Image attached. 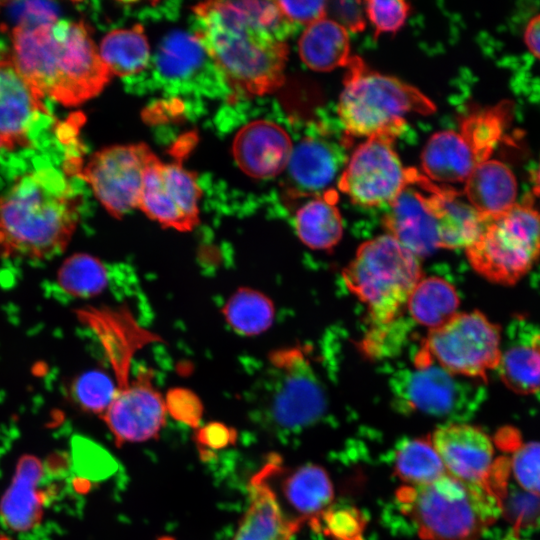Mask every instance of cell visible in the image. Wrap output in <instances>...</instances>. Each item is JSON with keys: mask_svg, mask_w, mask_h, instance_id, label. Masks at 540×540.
<instances>
[{"mask_svg": "<svg viewBox=\"0 0 540 540\" xmlns=\"http://www.w3.org/2000/svg\"><path fill=\"white\" fill-rule=\"evenodd\" d=\"M201 189L192 172L180 163H148L138 208L164 227L188 232L199 223Z\"/></svg>", "mask_w": 540, "mask_h": 540, "instance_id": "13", "label": "cell"}, {"mask_svg": "<svg viewBox=\"0 0 540 540\" xmlns=\"http://www.w3.org/2000/svg\"><path fill=\"white\" fill-rule=\"evenodd\" d=\"M511 469L516 482L525 491L540 497V442L518 446L511 457Z\"/></svg>", "mask_w": 540, "mask_h": 540, "instance_id": "37", "label": "cell"}, {"mask_svg": "<svg viewBox=\"0 0 540 540\" xmlns=\"http://www.w3.org/2000/svg\"><path fill=\"white\" fill-rule=\"evenodd\" d=\"M273 457L248 485L249 506L232 540H291L301 522L286 514L270 483Z\"/></svg>", "mask_w": 540, "mask_h": 540, "instance_id": "19", "label": "cell"}, {"mask_svg": "<svg viewBox=\"0 0 540 540\" xmlns=\"http://www.w3.org/2000/svg\"><path fill=\"white\" fill-rule=\"evenodd\" d=\"M155 154L144 143L113 145L91 155L80 176L114 217L138 208L146 167Z\"/></svg>", "mask_w": 540, "mask_h": 540, "instance_id": "12", "label": "cell"}, {"mask_svg": "<svg viewBox=\"0 0 540 540\" xmlns=\"http://www.w3.org/2000/svg\"><path fill=\"white\" fill-rule=\"evenodd\" d=\"M108 283L104 264L88 254H75L67 258L57 274L61 290L73 297L89 298L100 294Z\"/></svg>", "mask_w": 540, "mask_h": 540, "instance_id": "34", "label": "cell"}, {"mask_svg": "<svg viewBox=\"0 0 540 540\" xmlns=\"http://www.w3.org/2000/svg\"><path fill=\"white\" fill-rule=\"evenodd\" d=\"M463 192L470 205L487 219L502 214L518 201L513 171L504 162L491 158L476 165Z\"/></svg>", "mask_w": 540, "mask_h": 540, "instance_id": "23", "label": "cell"}, {"mask_svg": "<svg viewBox=\"0 0 540 540\" xmlns=\"http://www.w3.org/2000/svg\"><path fill=\"white\" fill-rule=\"evenodd\" d=\"M293 143L278 124L255 120L236 134L232 153L239 168L248 176L268 179L282 173L289 162Z\"/></svg>", "mask_w": 540, "mask_h": 540, "instance_id": "18", "label": "cell"}, {"mask_svg": "<svg viewBox=\"0 0 540 540\" xmlns=\"http://www.w3.org/2000/svg\"><path fill=\"white\" fill-rule=\"evenodd\" d=\"M365 12L375 28V38L381 33H395L405 23L410 6L402 0H369Z\"/></svg>", "mask_w": 540, "mask_h": 540, "instance_id": "38", "label": "cell"}, {"mask_svg": "<svg viewBox=\"0 0 540 540\" xmlns=\"http://www.w3.org/2000/svg\"><path fill=\"white\" fill-rule=\"evenodd\" d=\"M472 268L485 279L513 285L540 261V210L530 197L488 218L465 249Z\"/></svg>", "mask_w": 540, "mask_h": 540, "instance_id": "8", "label": "cell"}, {"mask_svg": "<svg viewBox=\"0 0 540 540\" xmlns=\"http://www.w3.org/2000/svg\"><path fill=\"white\" fill-rule=\"evenodd\" d=\"M293 24L310 25L326 17V1H277Z\"/></svg>", "mask_w": 540, "mask_h": 540, "instance_id": "42", "label": "cell"}, {"mask_svg": "<svg viewBox=\"0 0 540 540\" xmlns=\"http://www.w3.org/2000/svg\"><path fill=\"white\" fill-rule=\"evenodd\" d=\"M446 472L460 480L490 485L495 450L491 438L465 422H448L430 438Z\"/></svg>", "mask_w": 540, "mask_h": 540, "instance_id": "16", "label": "cell"}, {"mask_svg": "<svg viewBox=\"0 0 540 540\" xmlns=\"http://www.w3.org/2000/svg\"><path fill=\"white\" fill-rule=\"evenodd\" d=\"M523 39L529 52L540 59V14L529 20L524 30Z\"/></svg>", "mask_w": 540, "mask_h": 540, "instance_id": "44", "label": "cell"}, {"mask_svg": "<svg viewBox=\"0 0 540 540\" xmlns=\"http://www.w3.org/2000/svg\"><path fill=\"white\" fill-rule=\"evenodd\" d=\"M236 440V431L222 423L212 422L199 428L195 441L202 455L232 445Z\"/></svg>", "mask_w": 540, "mask_h": 540, "instance_id": "41", "label": "cell"}, {"mask_svg": "<svg viewBox=\"0 0 540 540\" xmlns=\"http://www.w3.org/2000/svg\"><path fill=\"white\" fill-rule=\"evenodd\" d=\"M463 379L435 363L415 361L390 380L394 405L404 413L462 422L475 401L473 386Z\"/></svg>", "mask_w": 540, "mask_h": 540, "instance_id": "10", "label": "cell"}, {"mask_svg": "<svg viewBox=\"0 0 540 540\" xmlns=\"http://www.w3.org/2000/svg\"><path fill=\"white\" fill-rule=\"evenodd\" d=\"M342 277L367 307L372 327L367 337H373L392 328L423 276L419 258L384 234L360 245Z\"/></svg>", "mask_w": 540, "mask_h": 540, "instance_id": "5", "label": "cell"}, {"mask_svg": "<svg viewBox=\"0 0 540 540\" xmlns=\"http://www.w3.org/2000/svg\"><path fill=\"white\" fill-rule=\"evenodd\" d=\"M192 10L195 37L235 93L262 96L284 84L293 23L277 1H207Z\"/></svg>", "mask_w": 540, "mask_h": 540, "instance_id": "1", "label": "cell"}, {"mask_svg": "<svg viewBox=\"0 0 540 540\" xmlns=\"http://www.w3.org/2000/svg\"><path fill=\"white\" fill-rule=\"evenodd\" d=\"M345 148V142H337L325 132L303 137L293 146L285 169L290 194L313 198L330 190L347 163Z\"/></svg>", "mask_w": 540, "mask_h": 540, "instance_id": "17", "label": "cell"}, {"mask_svg": "<svg viewBox=\"0 0 540 540\" xmlns=\"http://www.w3.org/2000/svg\"><path fill=\"white\" fill-rule=\"evenodd\" d=\"M338 193L330 189L304 203L296 212L294 227L298 238L316 250L333 248L343 236V220L336 205Z\"/></svg>", "mask_w": 540, "mask_h": 540, "instance_id": "26", "label": "cell"}, {"mask_svg": "<svg viewBox=\"0 0 540 540\" xmlns=\"http://www.w3.org/2000/svg\"><path fill=\"white\" fill-rule=\"evenodd\" d=\"M71 393L82 410L102 416L112 403L116 388L113 378L102 371L92 370L74 381Z\"/></svg>", "mask_w": 540, "mask_h": 540, "instance_id": "36", "label": "cell"}, {"mask_svg": "<svg viewBox=\"0 0 540 540\" xmlns=\"http://www.w3.org/2000/svg\"><path fill=\"white\" fill-rule=\"evenodd\" d=\"M82 198L59 169L29 171L0 196V258L41 261L64 251Z\"/></svg>", "mask_w": 540, "mask_h": 540, "instance_id": "3", "label": "cell"}, {"mask_svg": "<svg viewBox=\"0 0 540 540\" xmlns=\"http://www.w3.org/2000/svg\"><path fill=\"white\" fill-rule=\"evenodd\" d=\"M11 56L45 97L76 106L97 96L112 74L85 24L52 17L22 21L11 32Z\"/></svg>", "mask_w": 540, "mask_h": 540, "instance_id": "2", "label": "cell"}, {"mask_svg": "<svg viewBox=\"0 0 540 540\" xmlns=\"http://www.w3.org/2000/svg\"><path fill=\"white\" fill-rule=\"evenodd\" d=\"M480 162L459 131L444 130L433 134L421 156V165L430 181L465 182Z\"/></svg>", "mask_w": 540, "mask_h": 540, "instance_id": "24", "label": "cell"}, {"mask_svg": "<svg viewBox=\"0 0 540 540\" xmlns=\"http://www.w3.org/2000/svg\"><path fill=\"white\" fill-rule=\"evenodd\" d=\"M43 475L38 457L26 454L19 458L12 481L0 500V518L10 530L27 532L42 521L46 500L40 487Z\"/></svg>", "mask_w": 540, "mask_h": 540, "instance_id": "22", "label": "cell"}, {"mask_svg": "<svg viewBox=\"0 0 540 540\" xmlns=\"http://www.w3.org/2000/svg\"><path fill=\"white\" fill-rule=\"evenodd\" d=\"M166 412L177 421L197 428L202 418L203 405L200 398L187 388H172L164 398Z\"/></svg>", "mask_w": 540, "mask_h": 540, "instance_id": "39", "label": "cell"}, {"mask_svg": "<svg viewBox=\"0 0 540 540\" xmlns=\"http://www.w3.org/2000/svg\"><path fill=\"white\" fill-rule=\"evenodd\" d=\"M0 540H12V539H10L9 537L5 535H0Z\"/></svg>", "mask_w": 540, "mask_h": 540, "instance_id": "46", "label": "cell"}, {"mask_svg": "<svg viewBox=\"0 0 540 540\" xmlns=\"http://www.w3.org/2000/svg\"><path fill=\"white\" fill-rule=\"evenodd\" d=\"M112 76H130L144 70L150 58L148 39L141 25L107 33L98 48Z\"/></svg>", "mask_w": 540, "mask_h": 540, "instance_id": "29", "label": "cell"}, {"mask_svg": "<svg viewBox=\"0 0 540 540\" xmlns=\"http://www.w3.org/2000/svg\"><path fill=\"white\" fill-rule=\"evenodd\" d=\"M532 193L540 199V158L538 164L531 176Z\"/></svg>", "mask_w": 540, "mask_h": 540, "instance_id": "45", "label": "cell"}, {"mask_svg": "<svg viewBox=\"0 0 540 540\" xmlns=\"http://www.w3.org/2000/svg\"><path fill=\"white\" fill-rule=\"evenodd\" d=\"M509 112L511 106L504 102L473 112L461 121L459 132L473 149L479 162L489 159L500 142Z\"/></svg>", "mask_w": 540, "mask_h": 540, "instance_id": "33", "label": "cell"}, {"mask_svg": "<svg viewBox=\"0 0 540 540\" xmlns=\"http://www.w3.org/2000/svg\"><path fill=\"white\" fill-rule=\"evenodd\" d=\"M497 370L514 392L530 394L540 390V333L502 351Z\"/></svg>", "mask_w": 540, "mask_h": 540, "instance_id": "30", "label": "cell"}, {"mask_svg": "<svg viewBox=\"0 0 540 540\" xmlns=\"http://www.w3.org/2000/svg\"><path fill=\"white\" fill-rule=\"evenodd\" d=\"M282 494L300 522L315 520L328 510L333 486L327 473L316 465H305L286 476Z\"/></svg>", "mask_w": 540, "mask_h": 540, "instance_id": "27", "label": "cell"}, {"mask_svg": "<svg viewBox=\"0 0 540 540\" xmlns=\"http://www.w3.org/2000/svg\"><path fill=\"white\" fill-rule=\"evenodd\" d=\"M338 103V115L350 136L395 139L406 115H428L435 104L417 88L373 71L361 58L351 57Z\"/></svg>", "mask_w": 540, "mask_h": 540, "instance_id": "6", "label": "cell"}, {"mask_svg": "<svg viewBox=\"0 0 540 540\" xmlns=\"http://www.w3.org/2000/svg\"><path fill=\"white\" fill-rule=\"evenodd\" d=\"M298 51L303 63L317 72L346 67L352 57L348 31L328 17L305 28Z\"/></svg>", "mask_w": 540, "mask_h": 540, "instance_id": "25", "label": "cell"}, {"mask_svg": "<svg viewBox=\"0 0 540 540\" xmlns=\"http://www.w3.org/2000/svg\"><path fill=\"white\" fill-rule=\"evenodd\" d=\"M394 463L404 485L427 484L447 473L430 439L404 441L396 450Z\"/></svg>", "mask_w": 540, "mask_h": 540, "instance_id": "32", "label": "cell"}, {"mask_svg": "<svg viewBox=\"0 0 540 540\" xmlns=\"http://www.w3.org/2000/svg\"><path fill=\"white\" fill-rule=\"evenodd\" d=\"M44 96L24 76L11 55H0V147L31 145L32 129L50 113Z\"/></svg>", "mask_w": 540, "mask_h": 540, "instance_id": "15", "label": "cell"}, {"mask_svg": "<svg viewBox=\"0 0 540 540\" xmlns=\"http://www.w3.org/2000/svg\"><path fill=\"white\" fill-rule=\"evenodd\" d=\"M418 185L428 194L435 214L439 247L467 249L480 235L487 218L479 214L460 193L450 187H439L417 170L412 185Z\"/></svg>", "mask_w": 540, "mask_h": 540, "instance_id": "21", "label": "cell"}, {"mask_svg": "<svg viewBox=\"0 0 540 540\" xmlns=\"http://www.w3.org/2000/svg\"><path fill=\"white\" fill-rule=\"evenodd\" d=\"M396 498L425 540H478L502 512L490 485L448 473L427 484L403 485Z\"/></svg>", "mask_w": 540, "mask_h": 540, "instance_id": "4", "label": "cell"}, {"mask_svg": "<svg viewBox=\"0 0 540 540\" xmlns=\"http://www.w3.org/2000/svg\"><path fill=\"white\" fill-rule=\"evenodd\" d=\"M388 206L383 219L386 234L418 258L440 248L437 220L427 194L408 186Z\"/></svg>", "mask_w": 540, "mask_h": 540, "instance_id": "20", "label": "cell"}, {"mask_svg": "<svg viewBox=\"0 0 540 540\" xmlns=\"http://www.w3.org/2000/svg\"><path fill=\"white\" fill-rule=\"evenodd\" d=\"M327 512L326 527L330 535L337 540H359L362 526L356 512L344 509Z\"/></svg>", "mask_w": 540, "mask_h": 540, "instance_id": "43", "label": "cell"}, {"mask_svg": "<svg viewBox=\"0 0 540 540\" xmlns=\"http://www.w3.org/2000/svg\"><path fill=\"white\" fill-rule=\"evenodd\" d=\"M393 141L384 136L369 137L352 153L338 178V188L353 203L365 207L389 205L412 184L415 169L402 165Z\"/></svg>", "mask_w": 540, "mask_h": 540, "instance_id": "11", "label": "cell"}, {"mask_svg": "<svg viewBox=\"0 0 540 540\" xmlns=\"http://www.w3.org/2000/svg\"><path fill=\"white\" fill-rule=\"evenodd\" d=\"M132 385L117 393L101 416L116 445L156 439L166 420L164 397L154 385L152 369L135 370Z\"/></svg>", "mask_w": 540, "mask_h": 540, "instance_id": "14", "label": "cell"}, {"mask_svg": "<svg viewBox=\"0 0 540 540\" xmlns=\"http://www.w3.org/2000/svg\"><path fill=\"white\" fill-rule=\"evenodd\" d=\"M502 355L501 332L479 311L458 312L447 323L428 331L415 361L432 362L446 371L485 380L497 370Z\"/></svg>", "mask_w": 540, "mask_h": 540, "instance_id": "9", "label": "cell"}, {"mask_svg": "<svg viewBox=\"0 0 540 540\" xmlns=\"http://www.w3.org/2000/svg\"><path fill=\"white\" fill-rule=\"evenodd\" d=\"M203 52L195 35L174 33L163 42L159 50L158 67L167 76H184L200 63Z\"/></svg>", "mask_w": 540, "mask_h": 540, "instance_id": "35", "label": "cell"}, {"mask_svg": "<svg viewBox=\"0 0 540 540\" xmlns=\"http://www.w3.org/2000/svg\"><path fill=\"white\" fill-rule=\"evenodd\" d=\"M360 1H326V15L347 31L361 32L365 28L364 8Z\"/></svg>", "mask_w": 540, "mask_h": 540, "instance_id": "40", "label": "cell"}, {"mask_svg": "<svg viewBox=\"0 0 540 540\" xmlns=\"http://www.w3.org/2000/svg\"><path fill=\"white\" fill-rule=\"evenodd\" d=\"M4 4V2H0V7Z\"/></svg>", "mask_w": 540, "mask_h": 540, "instance_id": "47", "label": "cell"}, {"mask_svg": "<svg viewBox=\"0 0 540 540\" xmlns=\"http://www.w3.org/2000/svg\"><path fill=\"white\" fill-rule=\"evenodd\" d=\"M222 312L230 327L244 336L259 335L269 329L275 314L271 299L252 288L234 292Z\"/></svg>", "mask_w": 540, "mask_h": 540, "instance_id": "31", "label": "cell"}, {"mask_svg": "<svg viewBox=\"0 0 540 540\" xmlns=\"http://www.w3.org/2000/svg\"><path fill=\"white\" fill-rule=\"evenodd\" d=\"M455 287L440 277H422L413 289L406 308L410 317L428 331L447 323L459 311Z\"/></svg>", "mask_w": 540, "mask_h": 540, "instance_id": "28", "label": "cell"}, {"mask_svg": "<svg viewBox=\"0 0 540 540\" xmlns=\"http://www.w3.org/2000/svg\"><path fill=\"white\" fill-rule=\"evenodd\" d=\"M327 408L319 375L304 349L273 351L261 380L257 400L260 421L276 433L300 432L316 423Z\"/></svg>", "mask_w": 540, "mask_h": 540, "instance_id": "7", "label": "cell"}]
</instances>
